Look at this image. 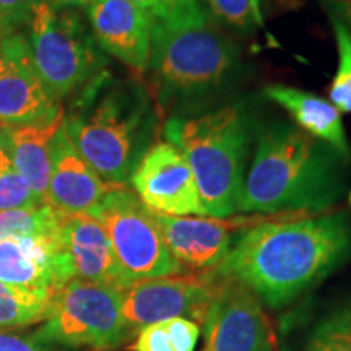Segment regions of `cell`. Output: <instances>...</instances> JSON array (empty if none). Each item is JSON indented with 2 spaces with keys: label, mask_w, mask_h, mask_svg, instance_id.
Returning a JSON list of instances; mask_svg holds the SVG:
<instances>
[{
  "label": "cell",
  "mask_w": 351,
  "mask_h": 351,
  "mask_svg": "<svg viewBox=\"0 0 351 351\" xmlns=\"http://www.w3.org/2000/svg\"><path fill=\"white\" fill-rule=\"evenodd\" d=\"M238 65V46L210 23L208 13L174 23L153 20L147 72L158 109L184 108L217 95Z\"/></svg>",
  "instance_id": "4"
},
{
  "label": "cell",
  "mask_w": 351,
  "mask_h": 351,
  "mask_svg": "<svg viewBox=\"0 0 351 351\" xmlns=\"http://www.w3.org/2000/svg\"><path fill=\"white\" fill-rule=\"evenodd\" d=\"M202 351H276V335L257 295L223 278L204 322Z\"/></svg>",
  "instance_id": "10"
},
{
  "label": "cell",
  "mask_w": 351,
  "mask_h": 351,
  "mask_svg": "<svg viewBox=\"0 0 351 351\" xmlns=\"http://www.w3.org/2000/svg\"><path fill=\"white\" fill-rule=\"evenodd\" d=\"M88 25L99 49L138 73L148 70L153 19L130 0H91Z\"/></svg>",
  "instance_id": "14"
},
{
  "label": "cell",
  "mask_w": 351,
  "mask_h": 351,
  "mask_svg": "<svg viewBox=\"0 0 351 351\" xmlns=\"http://www.w3.org/2000/svg\"><path fill=\"white\" fill-rule=\"evenodd\" d=\"M219 285L213 270L134 280L119 289L122 315L132 330L176 317L202 324Z\"/></svg>",
  "instance_id": "9"
},
{
  "label": "cell",
  "mask_w": 351,
  "mask_h": 351,
  "mask_svg": "<svg viewBox=\"0 0 351 351\" xmlns=\"http://www.w3.org/2000/svg\"><path fill=\"white\" fill-rule=\"evenodd\" d=\"M163 135L186 156L208 217L225 219L238 212L251 142L243 109L221 106L204 114L171 116Z\"/></svg>",
  "instance_id": "5"
},
{
  "label": "cell",
  "mask_w": 351,
  "mask_h": 351,
  "mask_svg": "<svg viewBox=\"0 0 351 351\" xmlns=\"http://www.w3.org/2000/svg\"><path fill=\"white\" fill-rule=\"evenodd\" d=\"M263 95L288 111L298 129L327 143L346 163L351 160V147L341 112L330 101L288 85H269L263 88Z\"/></svg>",
  "instance_id": "19"
},
{
  "label": "cell",
  "mask_w": 351,
  "mask_h": 351,
  "mask_svg": "<svg viewBox=\"0 0 351 351\" xmlns=\"http://www.w3.org/2000/svg\"><path fill=\"white\" fill-rule=\"evenodd\" d=\"M51 296L0 282V330H12L43 322Z\"/></svg>",
  "instance_id": "21"
},
{
  "label": "cell",
  "mask_w": 351,
  "mask_h": 351,
  "mask_svg": "<svg viewBox=\"0 0 351 351\" xmlns=\"http://www.w3.org/2000/svg\"><path fill=\"white\" fill-rule=\"evenodd\" d=\"M5 36H8V34H7L5 25H3V21H2V16H0V43H2V39Z\"/></svg>",
  "instance_id": "32"
},
{
  "label": "cell",
  "mask_w": 351,
  "mask_h": 351,
  "mask_svg": "<svg viewBox=\"0 0 351 351\" xmlns=\"http://www.w3.org/2000/svg\"><path fill=\"white\" fill-rule=\"evenodd\" d=\"M56 239L65 282L78 278L117 289L132 282L117 262L104 228L88 213H60Z\"/></svg>",
  "instance_id": "13"
},
{
  "label": "cell",
  "mask_w": 351,
  "mask_h": 351,
  "mask_svg": "<svg viewBox=\"0 0 351 351\" xmlns=\"http://www.w3.org/2000/svg\"><path fill=\"white\" fill-rule=\"evenodd\" d=\"M160 109L143 83L104 70L65 111V129L86 163L104 181L125 186L150 150Z\"/></svg>",
  "instance_id": "3"
},
{
  "label": "cell",
  "mask_w": 351,
  "mask_h": 351,
  "mask_svg": "<svg viewBox=\"0 0 351 351\" xmlns=\"http://www.w3.org/2000/svg\"><path fill=\"white\" fill-rule=\"evenodd\" d=\"M350 256L351 219L339 210L295 221L263 219L239 234L213 271L247 287L270 307H283Z\"/></svg>",
  "instance_id": "1"
},
{
  "label": "cell",
  "mask_w": 351,
  "mask_h": 351,
  "mask_svg": "<svg viewBox=\"0 0 351 351\" xmlns=\"http://www.w3.org/2000/svg\"><path fill=\"white\" fill-rule=\"evenodd\" d=\"M64 106L44 90L23 34H8L0 43V127L54 119Z\"/></svg>",
  "instance_id": "12"
},
{
  "label": "cell",
  "mask_w": 351,
  "mask_h": 351,
  "mask_svg": "<svg viewBox=\"0 0 351 351\" xmlns=\"http://www.w3.org/2000/svg\"><path fill=\"white\" fill-rule=\"evenodd\" d=\"M3 153V145H2V140H0V155Z\"/></svg>",
  "instance_id": "33"
},
{
  "label": "cell",
  "mask_w": 351,
  "mask_h": 351,
  "mask_svg": "<svg viewBox=\"0 0 351 351\" xmlns=\"http://www.w3.org/2000/svg\"><path fill=\"white\" fill-rule=\"evenodd\" d=\"M0 351H51V346L39 343L33 335L0 330Z\"/></svg>",
  "instance_id": "29"
},
{
  "label": "cell",
  "mask_w": 351,
  "mask_h": 351,
  "mask_svg": "<svg viewBox=\"0 0 351 351\" xmlns=\"http://www.w3.org/2000/svg\"><path fill=\"white\" fill-rule=\"evenodd\" d=\"M43 202L34 194L33 187L13 168L5 148L0 155V212L16 208L41 207Z\"/></svg>",
  "instance_id": "25"
},
{
  "label": "cell",
  "mask_w": 351,
  "mask_h": 351,
  "mask_svg": "<svg viewBox=\"0 0 351 351\" xmlns=\"http://www.w3.org/2000/svg\"><path fill=\"white\" fill-rule=\"evenodd\" d=\"M129 182L152 212L169 217H207L186 156L166 140L152 145Z\"/></svg>",
  "instance_id": "11"
},
{
  "label": "cell",
  "mask_w": 351,
  "mask_h": 351,
  "mask_svg": "<svg viewBox=\"0 0 351 351\" xmlns=\"http://www.w3.org/2000/svg\"><path fill=\"white\" fill-rule=\"evenodd\" d=\"M88 215L104 228L117 262L132 282L184 274L166 247L153 212L127 186L109 191Z\"/></svg>",
  "instance_id": "8"
},
{
  "label": "cell",
  "mask_w": 351,
  "mask_h": 351,
  "mask_svg": "<svg viewBox=\"0 0 351 351\" xmlns=\"http://www.w3.org/2000/svg\"><path fill=\"white\" fill-rule=\"evenodd\" d=\"M345 166L346 161L327 143L276 122L258 134L238 212H324L343 194Z\"/></svg>",
  "instance_id": "2"
},
{
  "label": "cell",
  "mask_w": 351,
  "mask_h": 351,
  "mask_svg": "<svg viewBox=\"0 0 351 351\" xmlns=\"http://www.w3.org/2000/svg\"><path fill=\"white\" fill-rule=\"evenodd\" d=\"M0 282L52 295L65 282L56 232L0 241Z\"/></svg>",
  "instance_id": "17"
},
{
  "label": "cell",
  "mask_w": 351,
  "mask_h": 351,
  "mask_svg": "<svg viewBox=\"0 0 351 351\" xmlns=\"http://www.w3.org/2000/svg\"><path fill=\"white\" fill-rule=\"evenodd\" d=\"M39 2L46 3L54 10H67V8H73V10H78V8H85L91 0H39Z\"/></svg>",
  "instance_id": "31"
},
{
  "label": "cell",
  "mask_w": 351,
  "mask_h": 351,
  "mask_svg": "<svg viewBox=\"0 0 351 351\" xmlns=\"http://www.w3.org/2000/svg\"><path fill=\"white\" fill-rule=\"evenodd\" d=\"M116 187L119 186L104 181L86 163L69 137L65 124L60 125L52 142L46 205L67 215L88 213L109 191Z\"/></svg>",
  "instance_id": "16"
},
{
  "label": "cell",
  "mask_w": 351,
  "mask_h": 351,
  "mask_svg": "<svg viewBox=\"0 0 351 351\" xmlns=\"http://www.w3.org/2000/svg\"><path fill=\"white\" fill-rule=\"evenodd\" d=\"M34 3L36 0H0V16L7 34H15L25 26H29Z\"/></svg>",
  "instance_id": "28"
},
{
  "label": "cell",
  "mask_w": 351,
  "mask_h": 351,
  "mask_svg": "<svg viewBox=\"0 0 351 351\" xmlns=\"http://www.w3.org/2000/svg\"><path fill=\"white\" fill-rule=\"evenodd\" d=\"M28 44L34 69L54 103L73 98L106 70L104 52L73 8L54 10L36 0Z\"/></svg>",
  "instance_id": "6"
},
{
  "label": "cell",
  "mask_w": 351,
  "mask_h": 351,
  "mask_svg": "<svg viewBox=\"0 0 351 351\" xmlns=\"http://www.w3.org/2000/svg\"><path fill=\"white\" fill-rule=\"evenodd\" d=\"M166 247L179 265L192 271H208L219 265L232 247V231L244 225L205 217H169L153 212Z\"/></svg>",
  "instance_id": "15"
},
{
  "label": "cell",
  "mask_w": 351,
  "mask_h": 351,
  "mask_svg": "<svg viewBox=\"0 0 351 351\" xmlns=\"http://www.w3.org/2000/svg\"><path fill=\"white\" fill-rule=\"evenodd\" d=\"M142 8L155 21H174L195 19L208 13L204 7V0H130Z\"/></svg>",
  "instance_id": "27"
},
{
  "label": "cell",
  "mask_w": 351,
  "mask_h": 351,
  "mask_svg": "<svg viewBox=\"0 0 351 351\" xmlns=\"http://www.w3.org/2000/svg\"><path fill=\"white\" fill-rule=\"evenodd\" d=\"M335 36L339 67L330 85V103L341 114H351V34L341 21L328 13Z\"/></svg>",
  "instance_id": "24"
},
{
  "label": "cell",
  "mask_w": 351,
  "mask_h": 351,
  "mask_svg": "<svg viewBox=\"0 0 351 351\" xmlns=\"http://www.w3.org/2000/svg\"><path fill=\"white\" fill-rule=\"evenodd\" d=\"M208 12L236 32H254L263 26L261 0H207Z\"/></svg>",
  "instance_id": "26"
},
{
  "label": "cell",
  "mask_w": 351,
  "mask_h": 351,
  "mask_svg": "<svg viewBox=\"0 0 351 351\" xmlns=\"http://www.w3.org/2000/svg\"><path fill=\"white\" fill-rule=\"evenodd\" d=\"M328 13L337 16L351 34V0H326Z\"/></svg>",
  "instance_id": "30"
},
{
  "label": "cell",
  "mask_w": 351,
  "mask_h": 351,
  "mask_svg": "<svg viewBox=\"0 0 351 351\" xmlns=\"http://www.w3.org/2000/svg\"><path fill=\"white\" fill-rule=\"evenodd\" d=\"M132 332L122 315L119 289L73 278L52 293L33 337L47 346L101 351L121 346Z\"/></svg>",
  "instance_id": "7"
},
{
  "label": "cell",
  "mask_w": 351,
  "mask_h": 351,
  "mask_svg": "<svg viewBox=\"0 0 351 351\" xmlns=\"http://www.w3.org/2000/svg\"><path fill=\"white\" fill-rule=\"evenodd\" d=\"M302 351H351V300L317 320L307 333Z\"/></svg>",
  "instance_id": "22"
},
{
  "label": "cell",
  "mask_w": 351,
  "mask_h": 351,
  "mask_svg": "<svg viewBox=\"0 0 351 351\" xmlns=\"http://www.w3.org/2000/svg\"><path fill=\"white\" fill-rule=\"evenodd\" d=\"M59 219L60 212L49 205L0 212V241L54 234Z\"/></svg>",
  "instance_id": "23"
},
{
  "label": "cell",
  "mask_w": 351,
  "mask_h": 351,
  "mask_svg": "<svg viewBox=\"0 0 351 351\" xmlns=\"http://www.w3.org/2000/svg\"><path fill=\"white\" fill-rule=\"evenodd\" d=\"M200 328L194 320L176 317L140 328L134 351H194Z\"/></svg>",
  "instance_id": "20"
},
{
  "label": "cell",
  "mask_w": 351,
  "mask_h": 351,
  "mask_svg": "<svg viewBox=\"0 0 351 351\" xmlns=\"http://www.w3.org/2000/svg\"><path fill=\"white\" fill-rule=\"evenodd\" d=\"M64 119L65 109L49 121L0 127V140L13 168L29 182L43 205H46L49 186L52 142L60 125L64 124Z\"/></svg>",
  "instance_id": "18"
}]
</instances>
